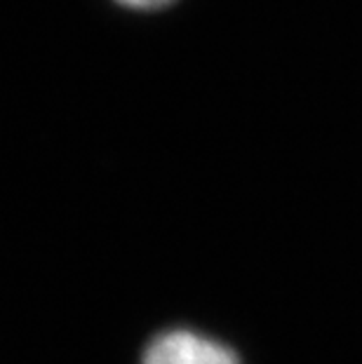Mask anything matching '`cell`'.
Here are the masks:
<instances>
[{
	"instance_id": "6da1fadb",
	"label": "cell",
	"mask_w": 362,
	"mask_h": 364,
	"mask_svg": "<svg viewBox=\"0 0 362 364\" xmlns=\"http://www.w3.org/2000/svg\"><path fill=\"white\" fill-rule=\"evenodd\" d=\"M142 364H240V360L219 341L188 329H174L151 341Z\"/></svg>"
},
{
	"instance_id": "7a4b0ae2",
	"label": "cell",
	"mask_w": 362,
	"mask_h": 364,
	"mask_svg": "<svg viewBox=\"0 0 362 364\" xmlns=\"http://www.w3.org/2000/svg\"><path fill=\"white\" fill-rule=\"evenodd\" d=\"M115 3L132 7V10H160V7L169 5L172 0H115Z\"/></svg>"
}]
</instances>
